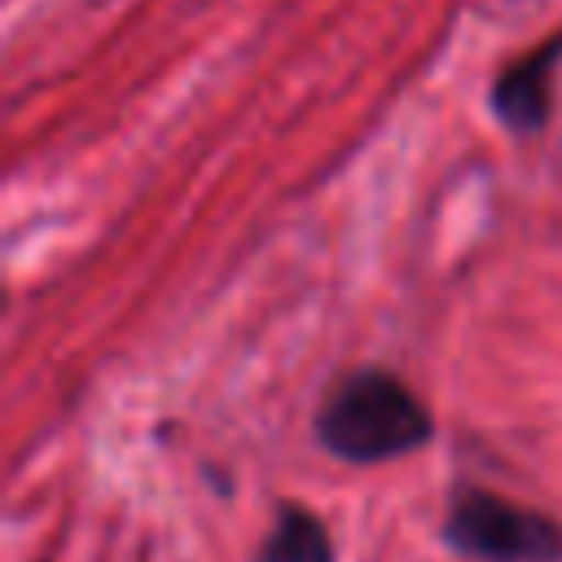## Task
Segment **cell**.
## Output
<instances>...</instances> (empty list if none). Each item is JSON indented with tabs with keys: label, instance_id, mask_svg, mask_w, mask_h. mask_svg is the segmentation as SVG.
<instances>
[{
	"label": "cell",
	"instance_id": "7a4b0ae2",
	"mask_svg": "<svg viewBox=\"0 0 562 562\" xmlns=\"http://www.w3.org/2000/svg\"><path fill=\"white\" fill-rule=\"evenodd\" d=\"M443 540L470 562H562V522L487 487H457Z\"/></svg>",
	"mask_w": 562,
	"mask_h": 562
},
{
	"label": "cell",
	"instance_id": "3957f363",
	"mask_svg": "<svg viewBox=\"0 0 562 562\" xmlns=\"http://www.w3.org/2000/svg\"><path fill=\"white\" fill-rule=\"evenodd\" d=\"M562 61V31H553L544 44L527 48L522 57H514L496 83H492V114L518 132V136H531L549 123V110H553V70Z\"/></svg>",
	"mask_w": 562,
	"mask_h": 562
},
{
	"label": "cell",
	"instance_id": "6da1fadb",
	"mask_svg": "<svg viewBox=\"0 0 562 562\" xmlns=\"http://www.w3.org/2000/svg\"><path fill=\"white\" fill-rule=\"evenodd\" d=\"M430 408L413 386L386 369L342 373L316 408V439L325 452L351 465H373L430 443Z\"/></svg>",
	"mask_w": 562,
	"mask_h": 562
},
{
	"label": "cell",
	"instance_id": "277c9868",
	"mask_svg": "<svg viewBox=\"0 0 562 562\" xmlns=\"http://www.w3.org/2000/svg\"><path fill=\"white\" fill-rule=\"evenodd\" d=\"M255 562H334V540L325 518L303 505H281Z\"/></svg>",
	"mask_w": 562,
	"mask_h": 562
}]
</instances>
